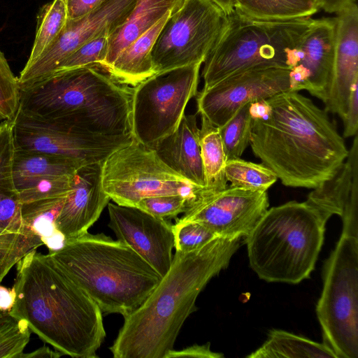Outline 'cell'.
I'll list each match as a JSON object with an SVG mask.
<instances>
[{
	"instance_id": "24",
	"label": "cell",
	"mask_w": 358,
	"mask_h": 358,
	"mask_svg": "<svg viewBox=\"0 0 358 358\" xmlns=\"http://www.w3.org/2000/svg\"><path fill=\"white\" fill-rule=\"evenodd\" d=\"M14 152L13 120H4L0 124V229L34 233L22 218V203L13 173Z\"/></svg>"
},
{
	"instance_id": "14",
	"label": "cell",
	"mask_w": 358,
	"mask_h": 358,
	"mask_svg": "<svg viewBox=\"0 0 358 358\" xmlns=\"http://www.w3.org/2000/svg\"><path fill=\"white\" fill-rule=\"evenodd\" d=\"M136 0H106L89 13L67 19L55 41L36 61L25 65L17 78L20 89L43 81L80 46L96 36L109 34L127 19Z\"/></svg>"
},
{
	"instance_id": "3",
	"label": "cell",
	"mask_w": 358,
	"mask_h": 358,
	"mask_svg": "<svg viewBox=\"0 0 358 358\" xmlns=\"http://www.w3.org/2000/svg\"><path fill=\"white\" fill-rule=\"evenodd\" d=\"M8 311L62 355L95 358L106 337L102 311L48 254L33 250L17 263Z\"/></svg>"
},
{
	"instance_id": "34",
	"label": "cell",
	"mask_w": 358,
	"mask_h": 358,
	"mask_svg": "<svg viewBox=\"0 0 358 358\" xmlns=\"http://www.w3.org/2000/svg\"><path fill=\"white\" fill-rule=\"evenodd\" d=\"M31 333L25 320L0 310V358H20Z\"/></svg>"
},
{
	"instance_id": "19",
	"label": "cell",
	"mask_w": 358,
	"mask_h": 358,
	"mask_svg": "<svg viewBox=\"0 0 358 358\" xmlns=\"http://www.w3.org/2000/svg\"><path fill=\"white\" fill-rule=\"evenodd\" d=\"M328 220L333 215L342 219V234L358 238V136H354L348 155L334 176L313 189L306 200Z\"/></svg>"
},
{
	"instance_id": "30",
	"label": "cell",
	"mask_w": 358,
	"mask_h": 358,
	"mask_svg": "<svg viewBox=\"0 0 358 358\" xmlns=\"http://www.w3.org/2000/svg\"><path fill=\"white\" fill-rule=\"evenodd\" d=\"M65 199H46L22 203L21 215L24 225L38 236L43 244L60 231L56 222Z\"/></svg>"
},
{
	"instance_id": "26",
	"label": "cell",
	"mask_w": 358,
	"mask_h": 358,
	"mask_svg": "<svg viewBox=\"0 0 358 358\" xmlns=\"http://www.w3.org/2000/svg\"><path fill=\"white\" fill-rule=\"evenodd\" d=\"M249 358H336L324 343H320L294 334L273 329L267 340Z\"/></svg>"
},
{
	"instance_id": "41",
	"label": "cell",
	"mask_w": 358,
	"mask_h": 358,
	"mask_svg": "<svg viewBox=\"0 0 358 358\" xmlns=\"http://www.w3.org/2000/svg\"><path fill=\"white\" fill-rule=\"evenodd\" d=\"M196 357V358H220L223 355L210 350V343L204 345H193L180 350H169L164 358Z\"/></svg>"
},
{
	"instance_id": "23",
	"label": "cell",
	"mask_w": 358,
	"mask_h": 358,
	"mask_svg": "<svg viewBox=\"0 0 358 358\" xmlns=\"http://www.w3.org/2000/svg\"><path fill=\"white\" fill-rule=\"evenodd\" d=\"M182 0H136L124 22L108 36V48L99 68L104 70L129 44L143 34Z\"/></svg>"
},
{
	"instance_id": "10",
	"label": "cell",
	"mask_w": 358,
	"mask_h": 358,
	"mask_svg": "<svg viewBox=\"0 0 358 358\" xmlns=\"http://www.w3.org/2000/svg\"><path fill=\"white\" fill-rule=\"evenodd\" d=\"M201 64L156 73L133 87L131 133L147 147L172 134L198 91Z\"/></svg>"
},
{
	"instance_id": "17",
	"label": "cell",
	"mask_w": 358,
	"mask_h": 358,
	"mask_svg": "<svg viewBox=\"0 0 358 358\" xmlns=\"http://www.w3.org/2000/svg\"><path fill=\"white\" fill-rule=\"evenodd\" d=\"M336 37V17L314 20L296 51L289 73L291 90H306L325 101L332 76Z\"/></svg>"
},
{
	"instance_id": "9",
	"label": "cell",
	"mask_w": 358,
	"mask_h": 358,
	"mask_svg": "<svg viewBox=\"0 0 358 358\" xmlns=\"http://www.w3.org/2000/svg\"><path fill=\"white\" fill-rule=\"evenodd\" d=\"M102 184L115 203L130 207L143 199L162 195H180L192 202L204 188L174 171L154 149L135 140L103 161Z\"/></svg>"
},
{
	"instance_id": "4",
	"label": "cell",
	"mask_w": 358,
	"mask_h": 358,
	"mask_svg": "<svg viewBox=\"0 0 358 358\" xmlns=\"http://www.w3.org/2000/svg\"><path fill=\"white\" fill-rule=\"evenodd\" d=\"M132 97L133 87L89 66L20 90L18 109L79 134L117 136L131 133Z\"/></svg>"
},
{
	"instance_id": "13",
	"label": "cell",
	"mask_w": 358,
	"mask_h": 358,
	"mask_svg": "<svg viewBox=\"0 0 358 358\" xmlns=\"http://www.w3.org/2000/svg\"><path fill=\"white\" fill-rule=\"evenodd\" d=\"M268 206L267 191L229 186L210 192L204 187L175 224L195 222L219 237L231 240L246 238Z\"/></svg>"
},
{
	"instance_id": "8",
	"label": "cell",
	"mask_w": 358,
	"mask_h": 358,
	"mask_svg": "<svg viewBox=\"0 0 358 358\" xmlns=\"http://www.w3.org/2000/svg\"><path fill=\"white\" fill-rule=\"evenodd\" d=\"M316 307L324 343L336 358H358V238L341 234L324 267Z\"/></svg>"
},
{
	"instance_id": "37",
	"label": "cell",
	"mask_w": 358,
	"mask_h": 358,
	"mask_svg": "<svg viewBox=\"0 0 358 358\" xmlns=\"http://www.w3.org/2000/svg\"><path fill=\"white\" fill-rule=\"evenodd\" d=\"M72 176L44 178L34 186L19 191L22 203L38 200L66 197L71 187Z\"/></svg>"
},
{
	"instance_id": "31",
	"label": "cell",
	"mask_w": 358,
	"mask_h": 358,
	"mask_svg": "<svg viewBox=\"0 0 358 358\" xmlns=\"http://www.w3.org/2000/svg\"><path fill=\"white\" fill-rule=\"evenodd\" d=\"M225 177L232 187L250 190L267 191L278 180L276 175L266 166L241 158L228 159Z\"/></svg>"
},
{
	"instance_id": "42",
	"label": "cell",
	"mask_w": 358,
	"mask_h": 358,
	"mask_svg": "<svg viewBox=\"0 0 358 358\" xmlns=\"http://www.w3.org/2000/svg\"><path fill=\"white\" fill-rule=\"evenodd\" d=\"M68 19L80 17L103 3L106 0H66Z\"/></svg>"
},
{
	"instance_id": "15",
	"label": "cell",
	"mask_w": 358,
	"mask_h": 358,
	"mask_svg": "<svg viewBox=\"0 0 358 358\" xmlns=\"http://www.w3.org/2000/svg\"><path fill=\"white\" fill-rule=\"evenodd\" d=\"M290 71L278 66L254 68L203 88L196 96L197 113L221 127L246 103L291 90Z\"/></svg>"
},
{
	"instance_id": "45",
	"label": "cell",
	"mask_w": 358,
	"mask_h": 358,
	"mask_svg": "<svg viewBox=\"0 0 358 358\" xmlns=\"http://www.w3.org/2000/svg\"><path fill=\"white\" fill-rule=\"evenodd\" d=\"M15 293L13 288L0 285V310L9 311L15 303Z\"/></svg>"
},
{
	"instance_id": "22",
	"label": "cell",
	"mask_w": 358,
	"mask_h": 358,
	"mask_svg": "<svg viewBox=\"0 0 358 358\" xmlns=\"http://www.w3.org/2000/svg\"><path fill=\"white\" fill-rule=\"evenodd\" d=\"M171 13L125 47L103 71L120 83L131 87L155 74L152 50Z\"/></svg>"
},
{
	"instance_id": "38",
	"label": "cell",
	"mask_w": 358,
	"mask_h": 358,
	"mask_svg": "<svg viewBox=\"0 0 358 358\" xmlns=\"http://www.w3.org/2000/svg\"><path fill=\"white\" fill-rule=\"evenodd\" d=\"M190 202L180 195H162L143 199L135 207L155 217L169 220L185 213Z\"/></svg>"
},
{
	"instance_id": "5",
	"label": "cell",
	"mask_w": 358,
	"mask_h": 358,
	"mask_svg": "<svg viewBox=\"0 0 358 358\" xmlns=\"http://www.w3.org/2000/svg\"><path fill=\"white\" fill-rule=\"evenodd\" d=\"M102 313L127 316L150 294L162 276L124 243L88 231L48 253Z\"/></svg>"
},
{
	"instance_id": "21",
	"label": "cell",
	"mask_w": 358,
	"mask_h": 358,
	"mask_svg": "<svg viewBox=\"0 0 358 358\" xmlns=\"http://www.w3.org/2000/svg\"><path fill=\"white\" fill-rule=\"evenodd\" d=\"M151 148L169 168L192 184L205 187L196 114H185L178 128Z\"/></svg>"
},
{
	"instance_id": "7",
	"label": "cell",
	"mask_w": 358,
	"mask_h": 358,
	"mask_svg": "<svg viewBox=\"0 0 358 358\" xmlns=\"http://www.w3.org/2000/svg\"><path fill=\"white\" fill-rule=\"evenodd\" d=\"M313 21L310 17L258 19L233 8L227 13L224 27L203 62V88L250 69H292L296 49Z\"/></svg>"
},
{
	"instance_id": "39",
	"label": "cell",
	"mask_w": 358,
	"mask_h": 358,
	"mask_svg": "<svg viewBox=\"0 0 358 358\" xmlns=\"http://www.w3.org/2000/svg\"><path fill=\"white\" fill-rule=\"evenodd\" d=\"M172 229L174 248L179 251L194 250L217 237L207 227L195 222L173 224Z\"/></svg>"
},
{
	"instance_id": "40",
	"label": "cell",
	"mask_w": 358,
	"mask_h": 358,
	"mask_svg": "<svg viewBox=\"0 0 358 358\" xmlns=\"http://www.w3.org/2000/svg\"><path fill=\"white\" fill-rule=\"evenodd\" d=\"M343 137H354L358 130V80L350 90L343 117Z\"/></svg>"
},
{
	"instance_id": "20",
	"label": "cell",
	"mask_w": 358,
	"mask_h": 358,
	"mask_svg": "<svg viewBox=\"0 0 358 358\" xmlns=\"http://www.w3.org/2000/svg\"><path fill=\"white\" fill-rule=\"evenodd\" d=\"M332 76L324 110L344 115L351 87L358 80V8L356 3L337 14Z\"/></svg>"
},
{
	"instance_id": "43",
	"label": "cell",
	"mask_w": 358,
	"mask_h": 358,
	"mask_svg": "<svg viewBox=\"0 0 358 358\" xmlns=\"http://www.w3.org/2000/svg\"><path fill=\"white\" fill-rule=\"evenodd\" d=\"M319 8L329 13L338 14L356 3L355 0H316Z\"/></svg>"
},
{
	"instance_id": "32",
	"label": "cell",
	"mask_w": 358,
	"mask_h": 358,
	"mask_svg": "<svg viewBox=\"0 0 358 358\" xmlns=\"http://www.w3.org/2000/svg\"><path fill=\"white\" fill-rule=\"evenodd\" d=\"M250 103L242 106L229 121L219 127L227 160L241 158L250 144L252 122L249 113Z\"/></svg>"
},
{
	"instance_id": "33",
	"label": "cell",
	"mask_w": 358,
	"mask_h": 358,
	"mask_svg": "<svg viewBox=\"0 0 358 358\" xmlns=\"http://www.w3.org/2000/svg\"><path fill=\"white\" fill-rule=\"evenodd\" d=\"M43 245L34 233H15L0 229V283L26 255Z\"/></svg>"
},
{
	"instance_id": "29",
	"label": "cell",
	"mask_w": 358,
	"mask_h": 358,
	"mask_svg": "<svg viewBox=\"0 0 358 358\" xmlns=\"http://www.w3.org/2000/svg\"><path fill=\"white\" fill-rule=\"evenodd\" d=\"M67 19L66 0H53L41 8L35 40L25 65L32 64L46 51L63 29Z\"/></svg>"
},
{
	"instance_id": "28",
	"label": "cell",
	"mask_w": 358,
	"mask_h": 358,
	"mask_svg": "<svg viewBox=\"0 0 358 358\" xmlns=\"http://www.w3.org/2000/svg\"><path fill=\"white\" fill-rule=\"evenodd\" d=\"M233 8L264 20H292L310 17L319 9L316 0H233Z\"/></svg>"
},
{
	"instance_id": "36",
	"label": "cell",
	"mask_w": 358,
	"mask_h": 358,
	"mask_svg": "<svg viewBox=\"0 0 358 358\" xmlns=\"http://www.w3.org/2000/svg\"><path fill=\"white\" fill-rule=\"evenodd\" d=\"M20 104V87L3 52L0 50V120H13Z\"/></svg>"
},
{
	"instance_id": "44",
	"label": "cell",
	"mask_w": 358,
	"mask_h": 358,
	"mask_svg": "<svg viewBox=\"0 0 358 358\" xmlns=\"http://www.w3.org/2000/svg\"><path fill=\"white\" fill-rule=\"evenodd\" d=\"M271 111V107L267 99H259L250 103L249 113L252 120L264 119Z\"/></svg>"
},
{
	"instance_id": "2",
	"label": "cell",
	"mask_w": 358,
	"mask_h": 358,
	"mask_svg": "<svg viewBox=\"0 0 358 358\" xmlns=\"http://www.w3.org/2000/svg\"><path fill=\"white\" fill-rule=\"evenodd\" d=\"M241 238L216 237L188 251L176 250L157 287L124 317L109 350L115 358H164L178 333L196 310V300L210 280L227 267Z\"/></svg>"
},
{
	"instance_id": "18",
	"label": "cell",
	"mask_w": 358,
	"mask_h": 358,
	"mask_svg": "<svg viewBox=\"0 0 358 358\" xmlns=\"http://www.w3.org/2000/svg\"><path fill=\"white\" fill-rule=\"evenodd\" d=\"M103 162L83 165L73 176L71 189L56 222L66 239L88 231L109 203L102 184Z\"/></svg>"
},
{
	"instance_id": "1",
	"label": "cell",
	"mask_w": 358,
	"mask_h": 358,
	"mask_svg": "<svg viewBox=\"0 0 358 358\" xmlns=\"http://www.w3.org/2000/svg\"><path fill=\"white\" fill-rule=\"evenodd\" d=\"M267 100L270 115L252 122L255 156L285 186L315 189L331 178L348 149L328 112L297 91Z\"/></svg>"
},
{
	"instance_id": "12",
	"label": "cell",
	"mask_w": 358,
	"mask_h": 358,
	"mask_svg": "<svg viewBox=\"0 0 358 358\" xmlns=\"http://www.w3.org/2000/svg\"><path fill=\"white\" fill-rule=\"evenodd\" d=\"M13 134L15 148L58 155L85 165L103 162L134 141L132 133L117 136L79 134L20 109L13 120Z\"/></svg>"
},
{
	"instance_id": "27",
	"label": "cell",
	"mask_w": 358,
	"mask_h": 358,
	"mask_svg": "<svg viewBox=\"0 0 358 358\" xmlns=\"http://www.w3.org/2000/svg\"><path fill=\"white\" fill-rule=\"evenodd\" d=\"M199 143L205 177V189L218 192L225 189V165L227 161L220 129L201 117Z\"/></svg>"
},
{
	"instance_id": "6",
	"label": "cell",
	"mask_w": 358,
	"mask_h": 358,
	"mask_svg": "<svg viewBox=\"0 0 358 358\" xmlns=\"http://www.w3.org/2000/svg\"><path fill=\"white\" fill-rule=\"evenodd\" d=\"M327 222L306 201L268 209L245 238L250 267L270 282L297 284L309 278L323 244Z\"/></svg>"
},
{
	"instance_id": "46",
	"label": "cell",
	"mask_w": 358,
	"mask_h": 358,
	"mask_svg": "<svg viewBox=\"0 0 358 358\" xmlns=\"http://www.w3.org/2000/svg\"><path fill=\"white\" fill-rule=\"evenodd\" d=\"M61 356L62 355L59 352L56 350H52L49 347L43 345L31 352H23L20 358H58Z\"/></svg>"
},
{
	"instance_id": "25",
	"label": "cell",
	"mask_w": 358,
	"mask_h": 358,
	"mask_svg": "<svg viewBox=\"0 0 358 358\" xmlns=\"http://www.w3.org/2000/svg\"><path fill=\"white\" fill-rule=\"evenodd\" d=\"M85 164L52 154L15 148L13 173L18 192L54 176H72Z\"/></svg>"
},
{
	"instance_id": "16",
	"label": "cell",
	"mask_w": 358,
	"mask_h": 358,
	"mask_svg": "<svg viewBox=\"0 0 358 358\" xmlns=\"http://www.w3.org/2000/svg\"><path fill=\"white\" fill-rule=\"evenodd\" d=\"M108 227L117 240L132 248L163 277L173 260L174 235L169 219L136 207L108 203Z\"/></svg>"
},
{
	"instance_id": "11",
	"label": "cell",
	"mask_w": 358,
	"mask_h": 358,
	"mask_svg": "<svg viewBox=\"0 0 358 358\" xmlns=\"http://www.w3.org/2000/svg\"><path fill=\"white\" fill-rule=\"evenodd\" d=\"M227 19L213 0H182L169 15L152 50L156 73L202 64L214 47Z\"/></svg>"
},
{
	"instance_id": "47",
	"label": "cell",
	"mask_w": 358,
	"mask_h": 358,
	"mask_svg": "<svg viewBox=\"0 0 358 358\" xmlns=\"http://www.w3.org/2000/svg\"><path fill=\"white\" fill-rule=\"evenodd\" d=\"M218 6H220L226 13H229L234 8L233 0H213Z\"/></svg>"
},
{
	"instance_id": "35",
	"label": "cell",
	"mask_w": 358,
	"mask_h": 358,
	"mask_svg": "<svg viewBox=\"0 0 358 358\" xmlns=\"http://www.w3.org/2000/svg\"><path fill=\"white\" fill-rule=\"evenodd\" d=\"M108 36V32H104L80 46L59 64L53 73L89 66L99 68L107 55Z\"/></svg>"
}]
</instances>
